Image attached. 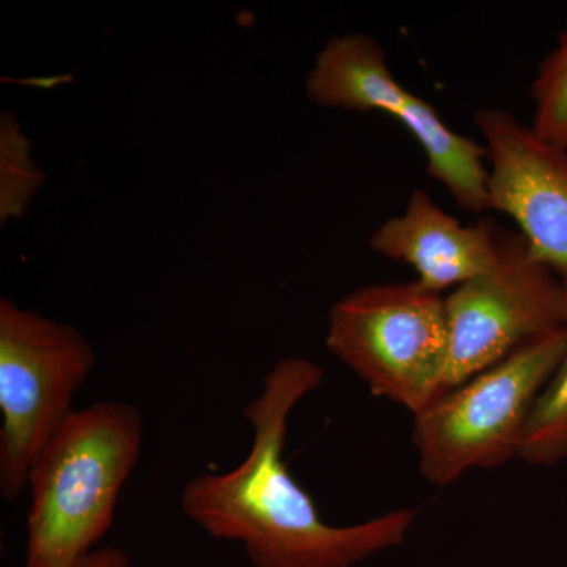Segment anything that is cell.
I'll use <instances>...</instances> for the list:
<instances>
[{"mask_svg": "<svg viewBox=\"0 0 567 567\" xmlns=\"http://www.w3.org/2000/svg\"><path fill=\"white\" fill-rule=\"evenodd\" d=\"M323 375L308 358L276 361L244 410L252 427L244 461L183 487L185 517L213 539L240 544L254 567H353L401 546L415 524L416 511L406 507L347 527L328 524L289 472L284 453L290 416Z\"/></svg>", "mask_w": 567, "mask_h": 567, "instance_id": "cell-1", "label": "cell"}, {"mask_svg": "<svg viewBox=\"0 0 567 567\" xmlns=\"http://www.w3.org/2000/svg\"><path fill=\"white\" fill-rule=\"evenodd\" d=\"M144 416L128 402L74 410L33 462L25 567H71L99 548L140 462Z\"/></svg>", "mask_w": 567, "mask_h": 567, "instance_id": "cell-2", "label": "cell"}, {"mask_svg": "<svg viewBox=\"0 0 567 567\" xmlns=\"http://www.w3.org/2000/svg\"><path fill=\"white\" fill-rule=\"evenodd\" d=\"M567 352V324L536 336L413 415L421 476L446 487L520 456L537 395Z\"/></svg>", "mask_w": 567, "mask_h": 567, "instance_id": "cell-3", "label": "cell"}, {"mask_svg": "<svg viewBox=\"0 0 567 567\" xmlns=\"http://www.w3.org/2000/svg\"><path fill=\"white\" fill-rule=\"evenodd\" d=\"M445 297L417 281L361 287L331 306L328 350L375 398L416 415L443 393L450 358Z\"/></svg>", "mask_w": 567, "mask_h": 567, "instance_id": "cell-4", "label": "cell"}, {"mask_svg": "<svg viewBox=\"0 0 567 567\" xmlns=\"http://www.w3.org/2000/svg\"><path fill=\"white\" fill-rule=\"evenodd\" d=\"M95 350L70 323L0 300V494L28 488L33 462L74 412Z\"/></svg>", "mask_w": 567, "mask_h": 567, "instance_id": "cell-5", "label": "cell"}, {"mask_svg": "<svg viewBox=\"0 0 567 567\" xmlns=\"http://www.w3.org/2000/svg\"><path fill=\"white\" fill-rule=\"evenodd\" d=\"M306 95L327 110L390 114L415 137L427 174L445 186L462 210H488L484 145L453 132L434 106L406 91L372 37L352 32L328 40L306 80Z\"/></svg>", "mask_w": 567, "mask_h": 567, "instance_id": "cell-6", "label": "cell"}, {"mask_svg": "<svg viewBox=\"0 0 567 567\" xmlns=\"http://www.w3.org/2000/svg\"><path fill=\"white\" fill-rule=\"evenodd\" d=\"M498 249L494 271L445 297L450 358L443 393L567 324V282L533 256L518 233L499 229Z\"/></svg>", "mask_w": 567, "mask_h": 567, "instance_id": "cell-7", "label": "cell"}, {"mask_svg": "<svg viewBox=\"0 0 567 567\" xmlns=\"http://www.w3.org/2000/svg\"><path fill=\"white\" fill-rule=\"evenodd\" d=\"M473 121L486 148L488 210L509 216L533 256L567 282V148L502 107Z\"/></svg>", "mask_w": 567, "mask_h": 567, "instance_id": "cell-8", "label": "cell"}, {"mask_svg": "<svg viewBox=\"0 0 567 567\" xmlns=\"http://www.w3.org/2000/svg\"><path fill=\"white\" fill-rule=\"evenodd\" d=\"M498 230L492 219L464 226L424 189H415L404 213L386 219L369 244L380 256L410 265L425 289L443 293L495 270Z\"/></svg>", "mask_w": 567, "mask_h": 567, "instance_id": "cell-9", "label": "cell"}, {"mask_svg": "<svg viewBox=\"0 0 567 567\" xmlns=\"http://www.w3.org/2000/svg\"><path fill=\"white\" fill-rule=\"evenodd\" d=\"M518 458L536 466L567 461V352L537 395Z\"/></svg>", "mask_w": 567, "mask_h": 567, "instance_id": "cell-10", "label": "cell"}, {"mask_svg": "<svg viewBox=\"0 0 567 567\" xmlns=\"http://www.w3.org/2000/svg\"><path fill=\"white\" fill-rule=\"evenodd\" d=\"M31 142L21 132L20 123L3 112L0 122V219L18 218L28 210L44 175L32 158Z\"/></svg>", "mask_w": 567, "mask_h": 567, "instance_id": "cell-11", "label": "cell"}, {"mask_svg": "<svg viewBox=\"0 0 567 567\" xmlns=\"http://www.w3.org/2000/svg\"><path fill=\"white\" fill-rule=\"evenodd\" d=\"M535 103L532 130L551 144L567 148V22L557 47L540 62L532 85Z\"/></svg>", "mask_w": 567, "mask_h": 567, "instance_id": "cell-12", "label": "cell"}, {"mask_svg": "<svg viewBox=\"0 0 567 567\" xmlns=\"http://www.w3.org/2000/svg\"><path fill=\"white\" fill-rule=\"evenodd\" d=\"M71 567H132V561L122 548L99 547Z\"/></svg>", "mask_w": 567, "mask_h": 567, "instance_id": "cell-13", "label": "cell"}]
</instances>
